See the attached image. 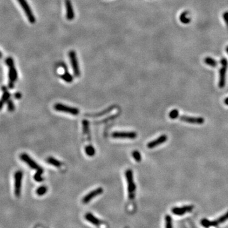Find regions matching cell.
Masks as SVG:
<instances>
[{
    "label": "cell",
    "mask_w": 228,
    "mask_h": 228,
    "mask_svg": "<svg viewBox=\"0 0 228 228\" xmlns=\"http://www.w3.org/2000/svg\"><path fill=\"white\" fill-rule=\"evenodd\" d=\"M22 178H23V173L21 170L17 171L14 174V179H15L14 192H15V195L17 196V197H20L21 194Z\"/></svg>",
    "instance_id": "cell-6"
},
{
    "label": "cell",
    "mask_w": 228,
    "mask_h": 228,
    "mask_svg": "<svg viewBox=\"0 0 228 228\" xmlns=\"http://www.w3.org/2000/svg\"><path fill=\"white\" fill-rule=\"evenodd\" d=\"M126 178L127 182V190L128 196L130 200H133L135 197L136 192V185L134 181L133 173L131 169H127L125 173Z\"/></svg>",
    "instance_id": "cell-2"
},
{
    "label": "cell",
    "mask_w": 228,
    "mask_h": 228,
    "mask_svg": "<svg viewBox=\"0 0 228 228\" xmlns=\"http://www.w3.org/2000/svg\"><path fill=\"white\" fill-rule=\"evenodd\" d=\"M193 205H185L181 207H174L172 209V212L176 215H183L187 212H190L193 210Z\"/></svg>",
    "instance_id": "cell-11"
},
{
    "label": "cell",
    "mask_w": 228,
    "mask_h": 228,
    "mask_svg": "<svg viewBox=\"0 0 228 228\" xmlns=\"http://www.w3.org/2000/svg\"><path fill=\"white\" fill-rule=\"evenodd\" d=\"M85 217L86 221L89 222L90 223L92 224H93L94 226H98L102 224L100 220L98 219L97 217H96L93 214H92L91 213H87L85 215Z\"/></svg>",
    "instance_id": "cell-15"
},
{
    "label": "cell",
    "mask_w": 228,
    "mask_h": 228,
    "mask_svg": "<svg viewBox=\"0 0 228 228\" xmlns=\"http://www.w3.org/2000/svg\"><path fill=\"white\" fill-rule=\"evenodd\" d=\"M222 17L224 18V21L226 24L228 28V11H226V12L224 13L222 15Z\"/></svg>",
    "instance_id": "cell-30"
},
{
    "label": "cell",
    "mask_w": 228,
    "mask_h": 228,
    "mask_svg": "<svg viewBox=\"0 0 228 228\" xmlns=\"http://www.w3.org/2000/svg\"><path fill=\"white\" fill-rule=\"evenodd\" d=\"M69 57L70 61V63L72 67L74 74L75 77H79L80 75V70L79 67L78 60L77 58V54L74 50L70 51L69 53Z\"/></svg>",
    "instance_id": "cell-7"
},
{
    "label": "cell",
    "mask_w": 228,
    "mask_h": 228,
    "mask_svg": "<svg viewBox=\"0 0 228 228\" xmlns=\"http://www.w3.org/2000/svg\"><path fill=\"white\" fill-rule=\"evenodd\" d=\"M20 158H21V159L22 161L26 163L31 168V169L37 170L41 169V167H40L34 161H33V160L27 154L22 153L21 155H20Z\"/></svg>",
    "instance_id": "cell-9"
},
{
    "label": "cell",
    "mask_w": 228,
    "mask_h": 228,
    "mask_svg": "<svg viewBox=\"0 0 228 228\" xmlns=\"http://www.w3.org/2000/svg\"><path fill=\"white\" fill-rule=\"evenodd\" d=\"M224 103L226 105H228V98H227L225 100H224Z\"/></svg>",
    "instance_id": "cell-32"
},
{
    "label": "cell",
    "mask_w": 228,
    "mask_h": 228,
    "mask_svg": "<svg viewBox=\"0 0 228 228\" xmlns=\"http://www.w3.org/2000/svg\"><path fill=\"white\" fill-rule=\"evenodd\" d=\"M60 77L67 82H72V80H73L72 76L69 72H68L67 70H66L65 72V73L60 76Z\"/></svg>",
    "instance_id": "cell-23"
},
{
    "label": "cell",
    "mask_w": 228,
    "mask_h": 228,
    "mask_svg": "<svg viewBox=\"0 0 228 228\" xmlns=\"http://www.w3.org/2000/svg\"><path fill=\"white\" fill-rule=\"evenodd\" d=\"M204 62L207 64V65H209L212 67H215L217 66V62H216L214 59L211 57H207L204 60Z\"/></svg>",
    "instance_id": "cell-22"
},
{
    "label": "cell",
    "mask_w": 228,
    "mask_h": 228,
    "mask_svg": "<svg viewBox=\"0 0 228 228\" xmlns=\"http://www.w3.org/2000/svg\"><path fill=\"white\" fill-rule=\"evenodd\" d=\"M43 172L44 170L42 168L37 170V173L35 174L34 176V178L36 181L38 182H41L43 181V178H42V174H43Z\"/></svg>",
    "instance_id": "cell-24"
},
{
    "label": "cell",
    "mask_w": 228,
    "mask_h": 228,
    "mask_svg": "<svg viewBox=\"0 0 228 228\" xmlns=\"http://www.w3.org/2000/svg\"><path fill=\"white\" fill-rule=\"evenodd\" d=\"M17 1L22 9L23 12L25 13L29 22L31 23H34L36 22V18L27 1L26 0H17Z\"/></svg>",
    "instance_id": "cell-3"
},
{
    "label": "cell",
    "mask_w": 228,
    "mask_h": 228,
    "mask_svg": "<svg viewBox=\"0 0 228 228\" xmlns=\"http://www.w3.org/2000/svg\"><path fill=\"white\" fill-rule=\"evenodd\" d=\"M54 109L58 112H65L73 115H77L79 114V110L77 108L70 107L62 103H57L54 105Z\"/></svg>",
    "instance_id": "cell-5"
},
{
    "label": "cell",
    "mask_w": 228,
    "mask_h": 228,
    "mask_svg": "<svg viewBox=\"0 0 228 228\" xmlns=\"http://www.w3.org/2000/svg\"><path fill=\"white\" fill-rule=\"evenodd\" d=\"M46 161L48 163H49V164H51L55 167H61V165H62V163L58 161V160L55 159L51 157H49L48 158L46 159Z\"/></svg>",
    "instance_id": "cell-20"
},
{
    "label": "cell",
    "mask_w": 228,
    "mask_h": 228,
    "mask_svg": "<svg viewBox=\"0 0 228 228\" xmlns=\"http://www.w3.org/2000/svg\"><path fill=\"white\" fill-rule=\"evenodd\" d=\"M2 90L3 91V94L1 100V109H2V107L3 106V103L5 102L9 101V99L10 97V94L9 93V91H7L6 87L5 86L2 87Z\"/></svg>",
    "instance_id": "cell-18"
},
{
    "label": "cell",
    "mask_w": 228,
    "mask_h": 228,
    "mask_svg": "<svg viewBox=\"0 0 228 228\" xmlns=\"http://www.w3.org/2000/svg\"><path fill=\"white\" fill-rule=\"evenodd\" d=\"M226 52H227V54H228V46L226 48Z\"/></svg>",
    "instance_id": "cell-33"
},
{
    "label": "cell",
    "mask_w": 228,
    "mask_h": 228,
    "mask_svg": "<svg viewBox=\"0 0 228 228\" xmlns=\"http://www.w3.org/2000/svg\"><path fill=\"white\" fill-rule=\"evenodd\" d=\"M8 109H9V110L10 111V112L13 111L14 109H15L13 103L12 102V101H11V100H9V101H8Z\"/></svg>",
    "instance_id": "cell-29"
},
{
    "label": "cell",
    "mask_w": 228,
    "mask_h": 228,
    "mask_svg": "<svg viewBox=\"0 0 228 228\" xmlns=\"http://www.w3.org/2000/svg\"><path fill=\"white\" fill-rule=\"evenodd\" d=\"M6 63L9 67V87L11 89L13 87L15 82L17 81L18 74L12 58H7L6 60Z\"/></svg>",
    "instance_id": "cell-1"
},
{
    "label": "cell",
    "mask_w": 228,
    "mask_h": 228,
    "mask_svg": "<svg viewBox=\"0 0 228 228\" xmlns=\"http://www.w3.org/2000/svg\"><path fill=\"white\" fill-rule=\"evenodd\" d=\"M85 152L87 155L89 156V157H93L95 155V150L92 145H87L85 148Z\"/></svg>",
    "instance_id": "cell-21"
},
{
    "label": "cell",
    "mask_w": 228,
    "mask_h": 228,
    "mask_svg": "<svg viewBox=\"0 0 228 228\" xmlns=\"http://www.w3.org/2000/svg\"><path fill=\"white\" fill-rule=\"evenodd\" d=\"M65 6L66 10V18L68 21H72L75 17V13L72 4L70 0H65Z\"/></svg>",
    "instance_id": "cell-12"
},
{
    "label": "cell",
    "mask_w": 228,
    "mask_h": 228,
    "mask_svg": "<svg viewBox=\"0 0 228 228\" xmlns=\"http://www.w3.org/2000/svg\"><path fill=\"white\" fill-rule=\"evenodd\" d=\"M221 65L222 67L219 70V86L221 88H223L226 85V72L228 67L227 60L223 58L221 59Z\"/></svg>",
    "instance_id": "cell-4"
},
{
    "label": "cell",
    "mask_w": 228,
    "mask_h": 228,
    "mask_svg": "<svg viewBox=\"0 0 228 228\" xmlns=\"http://www.w3.org/2000/svg\"><path fill=\"white\" fill-rule=\"evenodd\" d=\"M167 140V136L166 135H162L161 136L158 137L156 139L153 140V141H151L148 143L147 146L148 148H155L156 146H157L161 144L165 143Z\"/></svg>",
    "instance_id": "cell-14"
},
{
    "label": "cell",
    "mask_w": 228,
    "mask_h": 228,
    "mask_svg": "<svg viewBox=\"0 0 228 228\" xmlns=\"http://www.w3.org/2000/svg\"><path fill=\"white\" fill-rule=\"evenodd\" d=\"M15 98H17V99H19L21 98V94L20 93H17L16 94H15Z\"/></svg>",
    "instance_id": "cell-31"
},
{
    "label": "cell",
    "mask_w": 228,
    "mask_h": 228,
    "mask_svg": "<svg viewBox=\"0 0 228 228\" xmlns=\"http://www.w3.org/2000/svg\"><path fill=\"white\" fill-rule=\"evenodd\" d=\"M114 138L117 139H135L137 137V134L135 132H114L112 134Z\"/></svg>",
    "instance_id": "cell-8"
},
{
    "label": "cell",
    "mask_w": 228,
    "mask_h": 228,
    "mask_svg": "<svg viewBox=\"0 0 228 228\" xmlns=\"http://www.w3.org/2000/svg\"><path fill=\"white\" fill-rule=\"evenodd\" d=\"M82 126H83V132L84 134L86 135L87 140L91 143V136L89 132V122L86 120H84L82 121Z\"/></svg>",
    "instance_id": "cell-17"
},
{
    "label": "cell",
    "mask_w": 228,
    "mask_h": 228,
    "mask_svg": "<svg viewBox=\"0 0 228 228\" xmlns=\"http://www.w3.org/2000/svg\"><path fill=\"white\" fill-rule=\"evenodd\" d=\"M103 192V190L102 188H98L97 189H95L92 191L89 192V193L88 194H87L86 196H85L82 200V202L85 204L88 203L91 200H93L95 197H97V196L102 194Z\"/></svg>",
    "instance_id": "cell-10"
},
{
    "label": "cell",
    "mask_w": 228,
    "mask_h": 228,
    "mask_svg": "<svg viewBox=\"0 0 228 228\" xmlns=\"http://www.w3.org/2000/svg\"><path fill=\"white\" fill-rule=\"evenodd\" d=\"M132 155H133V158H134V160L136 162H140L141 161V154H140L139 152L137 150H134L133 153H132Z\"/></svg>",
    "instance_id": "cell-27"
},
{
    "label": "cell",
    "mask_w": 228,
    "mask_h": 228,
    "mask_svg": "<svg viewBox=\"0 0 228 228\" xmlns=\"http://www.w3.org/2000/svg\"><path fill=\"white\" fill-rule=\"evenodd\" d=\"M180 21H181L184 24H187V23H189L191 21V18L190 17L189 12L188 11H184L183 12L181 15H180Z\"/></svg>",
    "instance_id": "cell-19"
},
{
    "label": "cell",
    "mask_w": 228,
    "mask_h": 228,
    "mask_svg": "<svg viewBox=\"0 0 228 228\" xmlns=\"http://www.w3.org/2000/svg\"><path fill=\"white\" fill-rule=\"evenodd\" d=\"M227 220H228V212H227L224 215L221 216V217L218 218V219L215 220V221H210L209 224H210V227L211 226H217L219 224H220L223 223V222H224L225 221H227Z\"/></svg>",
    "instance_id": "cell-16"
},
{
    "label": "cell",
    "mask_w": 228,
    "mask_h": 228,
    "mask_svg": "<svg viewBox=\"0 0 228 228\" xmlns=\"http://www.w3.org/2000/svg\"><path fill=\"white\" fill-rule=\"evenodd\" d=\"M165 228H173V220L170 215L165 216Z\"/></svg>",
    "instance_id": "cell-25"
},
{
    "label": "cell",
    "mask_w": 228,
    "mask_h": 228,
    "mask_svg": "<svg viewBox=\"0 0 228 228\" xmlns=\"http://www.w3.org/2000/svg\"><path fill=\"white\" fill-rule=\"evenodd\" d=\"M179 117V111L176 109H174L169 113V117L171 119H175Z\"/></svg>",
    "instance_id": "cell-28"
},
{
    "label": "cell",
    "mask_w": 228,
    "mask_h": 228,
    "mask_svg": "<svg viewBox=\"0 0 228 228\" xmlns=\"http://www.w3.org/2000/svg\"><path fill=\"white\" fill-rule=\"evenodd\" d=\"M48 190V188L46 186H41L39 187L36 190V194L39 196H43L45 195L46 191Z\"/></svg>",
    "instance_id": "cell-26"
},
{
    "label": "cell",
    "mask_w": 228,
    "mask_h": 228,
    "mask_svg": "<svg viewBox=\"0 0 228 228\" xmlns=\"http://www.w3.org/2000/svg\"><path fill=\"white\" fill-rule=\"evenodd\" d=\"M180 120L189 124H202L204 123V119L202 117H191L189 116L182 115L180 116Z\"/></svg>",
    "instance_id": "cell-13"
}]
</instances>
